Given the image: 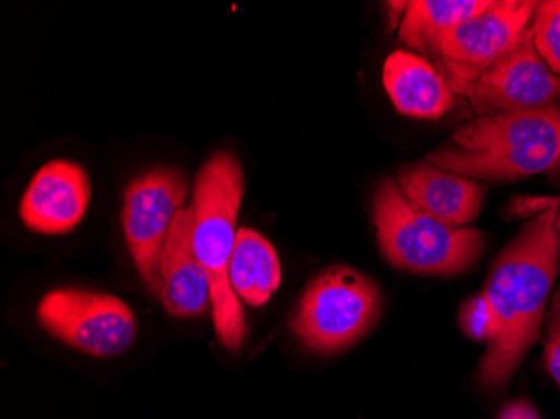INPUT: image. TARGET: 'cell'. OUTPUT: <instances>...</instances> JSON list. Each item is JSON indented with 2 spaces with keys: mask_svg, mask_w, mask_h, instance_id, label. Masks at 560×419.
Instances as JSON below:
<instances>
[{
  "mask_svg": "<svg viewBox=\"0 0 560 419\" xmlns=\"http://www.w3.org/2000/svg\"><path fill=\"white\" fill-rule=\"evenodd\" d=\"M380 287L358 270L336 266L305 287L291 329L307 351L335 354L366 336L380 319Z\"/></svg>",
  "mask_w": 560,
  "mask_h": 419,
  "instance_id": "5",
  "label": "cell"
},
{
  "mask_svg": "<svg viewBox=\"0 0 560 419\" xmlns=\"http://www.w3.org/2000/svg\"><path fill=\"white\" fill-rule=\"evenodd\" d=\"M499 419H540L539 412L528 403L518 401L505 406Z\"/></svg>",
  "mask_w": 560,
  "mask_h": 419,
  "instance_id": "19",
  "label": "cell"
},
{
  "mask_svg": "<svg viewBox=\"0 0 560 419\" xmlns=\"http://www.w3.org/2000/svg\"><path fill=\"white\" fill-rule=\"evenodd\" d=\"M229 279L235 295L254 307L266 304L279 289L282 279L279 257L256 230H238Z\"/></svg>",
  "mask_w": 560,
  "mask_h": 419,
  "instance_id": "14",
  "label": "cell"
},
{
  "mask_svg": "<svg viewBox=\"0 0 560 419\" xmlns=\"http://www.w3.org/2000/svg\"><path fill=\"white\" fill-rule=\"evenodd\" d=\"M490 4V0H413L406 5L399 39L411 49L430 55L443 34L487 11Z\"/></svg>",
  "mask_w": 560,
  "mask_h": 419,
  "instance_id": "15",
  "label": "cell"
},
{
  "mask_svg": "<svg viewBox=\"0 0 560 419\" xmlns=\"http://www.w3.org/2000/svg\"><path fill=\"white\" fill-rule=\"evenodd\" d=\"M194 205L182 208L160 260V299L175 317L201 316L212 302V283L194 248Z\"/></svg>",
  "mask_w": 560,
  "mask_h": 419,
  "instance_id": "11",
  "label": "cell"
},
{
  "mask_svg": "<svg viewBox=\"0 0 560 419\" xmlns=\"http://www.w3.org/2000/svg\"><path fill=\"white\" fill-rule=\"evenodd\" d=\"M374 226L381 254L396 269L421 276H456L475 266L486 235L421 212L385 178L374 194Z\"/></svg>",
  "mask_w": 560,
  "mask_h": 419,
  "instance_id": "4",
  "label": "cell"
},
{
  "mask_svg": "<svg viewBox=\"0 0 560 419\" xmlns=\"http://www.w3.org/2000/svg\"><path fill=\"white\" fill-rule=\"evenodd\" d=\"M539 2L497 0L487 11L443 34L430 56L453 93L464 96L499 59L522 39Z\"/></svg>",
  "mask_w": 560,
  "mask_h": 419,
  "instance_id": "6",
  "label": "cell"
},
{
  "mask_svg": "<svg viewBox=\"0 0 560 419\" xmlns=\"http://www.w3.org/2000/svg\"><path fill=\"white\" fill-rule=\"evenodd\" d=\"M478 116L549 108L560 100L557 78L537 53L532 31L464 94Z\"/></svg>",
  "mask_w": 560,
  "mask_h": 419,
  "instance_id": "9",
  "label": "cell"
},
{
  "mask_svg": "<svg viewBox=\"0 0 560 419\" xmlns=\"http://www.w3.org/2000/svg\"><path fill=\"white\" fill-rule=\"evenodd\" d=\"M37 321L65 345L93 358L121 356L137 339L130 305L115 295L83 289L47 292L37 305Z\"/></svg>",
  "mask_w": 560,
  "mask_h": 419,
  "instance_id": "7",
  "label": "cell"
},
{
  "mask_svg": "<svg viewBox=\"0 0 560 419\" xmlns=\"http://www.w3.org/2000/svg\"><path fill=\"white\" fill-rule=\"evenodd\" d=\"M427 162L486 182L549 172L560 162V106L477 116L431 151Z\"/></svg>",
  "mask_w": 560,
  "mask_h": 419,
  "instance_id": "2",
  "label": "cell"
},
{
  "mask_svg": "<svg viewBox=\"0 0 560 419\" xmlns=\"http://www.w3.org/2000/svg\"><path fill=\"white\" fill-rule=\"evenodd\" d=\"M383 83L396 109L410 118L439 119L455 106L456 94L439 69L410 50L388 56Z\"/></svg>",
  "mask_w": 560,
  "mask_h": 419,
  "instance_id": "13",
  "label": "cell"
},
{
  "mask_svg": "<svg viewBox=\"0 0 560 419\" xmlns=\"http://www.w3.org/2000/svg\"><path fill=\"white\" fill-rule=\"evenodd\" d=\"M556 223H557V230H559V232H560V212L557 213V222Z\"/></svg>",
  "mask_w": 560,
  "mask_h": 419,
  "instance_id": "20",
  "label": "cell"
},
{
  "mask_svg": "<svg viewBox=\"0 0 560 419\" xmlns=\"http://www.w3.org/2000/svg\"><path fill=\"white\" fill-rule=\"evenodd\" d=\"M530 31L540 58L553 74L560 75V0L539 2Z\"/></svg>",
  "mask_w": 560,
  "mask_h": 419,
  "instance_id": "16",
  "label": "cell"
},
{
  "mask_svg": "<svg viewBox=\"0 0 560 419\" xmlns=\"http://www.w3.org/2000/svg\"><path fill=\"white\" fill-rule=\"evenodd\" d=\"M544 364L560 389V289L552 299L547 323L546 345H544Z\"/></svg>",
  "mask_w": 560,
  "mask_h": 419,
  "instance_id": "18",
  "label": "cell"
},
{
  "mask_svg": "<svg viewBox=\"0 0 560 419\" xmlns=\"http://www.w3.org/2000/svg\"><path fill=\"white\" fill-rule=\"evenodd\" d=\"M91 200L86 170L68 160L46 163L22 195V223L43 235H62L80 225Z\"/></svg>",
  "mask_w": 560,
  "mask_h": 419,
  "instance_id": "10",
  "label": "cell"
},
{
  "mask_svg": "<svg viewBox=\"0 0 560 419\" xmlns=\"http://www.w3.org/2000/svg\"><path fill=\"white\" fill-rule=\"evenodd\" d=\"M398 185L406 200L421 212L455 226L474 222L486 197V187L480 183L428 162L401 168Z\"/></svg>",
  "mask_w": 560,
  "mask_h": 419,
  "instance_id": "12",
  "label": "cell"
},
{
  "mask_svg": "<svg viewBox=\"0 0 560 419\" xmlns=\"http://www.w3.org/2000/svg\"><path fill=\"white\" fill-rule=\"evenodd\" d=\"M460 323L468 337L489 342L493 333V317L486 295H478L464 305Z\"/></svg>",
  "mask_w": 560,
  "mask_h": 419,
  "instance_id": "17",
  "label": "cell"
},
{
  "mask_svg": "<svg viewBox=\"0 0 560 419\" xmlns=\"http://www.w3.org/2000/svg\"><path fill=\"white\" fill-rule=\"evenodd\" d=\"M188 182L180 170H150L128 185L122 207L126 244L141 279L160 292V260L176 216L184 208Z\"/></svg>",
  "mask_w": 560,
  "mask_h": 419,
  "instance_id": "8",
  "label": "cell"
},
{
  "mask_svg": "<svg viewBox=\"0 0 560 419\" xmlns=\"http://www.w3.org/2000/svg\"><path fill=\"white\" fill-rule=\"evenodd\" d=\"M244 170L232 153H219L201 166L194 187V248L212 283L213 326L223 348L237 351L247 336L244 309L229 279L244 197Z\"/></svg>",
  "mask_w": 560,
  "mask_h": 419,
  "instance_id": "3",
  "label": "cell"
},
{
  "mask_svg": "<svg viewBox=\"0 0 560 419\" xmlns=\"http://www.w3.org/2000/svg\"><path fill=\"white\" fill-rule=\"evenodd\" d=\"M559 208L532 219L497 258L486 295L493 333L478 368V381L497 389L511 380L532 345L539 339L547 298L560 267Z\"/></svg>",
  "mask_w": 560,
  "mask_h": 419,
  "instance_id": "1",
  "label": "cell"
}]
</instances>
